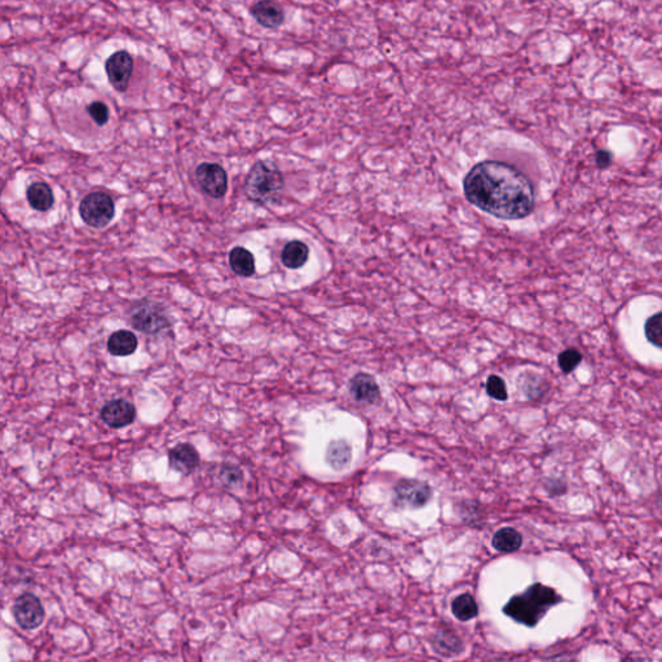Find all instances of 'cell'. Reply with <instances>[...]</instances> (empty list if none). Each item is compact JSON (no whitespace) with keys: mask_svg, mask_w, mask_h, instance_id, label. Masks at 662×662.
Masks as SVG:
<instances>
[{"mask_svg":"<svg viewBox=\"0 0 662 662\" xmlns=\"http://www.w3.org/2000/svg\"><path fill=\"white\" fill-rule=\"evenodd\" d=\"M644 333L649 343H652L658 348H662V312H658V314H653L652 317H649L648 321L646 322V326H644Z\"/></svg>","mask_w":662,"mask_h":662,"instance_id":"obj_22","label":"cell"},{"mask_svg":"<svg viewBox=\"0 0 662 662\" xmlns=\"http://www.w3.org/2000/svg\"><path fill=\"white\" fill-rule=\"evenodd\" d=\"M309 258V247L301 241H290L281 254L282 264L290 269L301 268Z\"/></svg>","mask_w":662,"mask_h":662,"instance_id":"obj_15","label":"cell"},{"mask_svg":"<svg viewBox=\"0 0 662 662\" xmlns=\"http://www.w3.org/2000/svg\"><path fill=\"white\" fill-rule=\"evenodd\" d=\"M79 212L87 226L104 228L114 218L116 206L108 193L94 191L83 199Z\"/></svg>","mask_w":662,"mask_h":662,"instance_id":"obj_4","label":"cell"},{"mask_svg":"<svg viewBox=\"0 0 662 662\" xmlns=\"http://www.w3.org/2000/svg\"><path fill=\"white\" fill-rule=\"evenodd\" d=\"M451 612L459 621H470L478 616V604L472 595H459L451 603Z\"/></svg>","mask_w":662,"mask_h":662,"instance_id":"obj_21","label":"cell"},{"mask_svg":"<svg viewBox=\"0 0 662 662\" xmlns=\"http://www.w3.org/2000/svg\"><path fill=\"white\" fill-rule=\"evenodd\" d=\"M105 71L110 86L118 92L124 94L129 89L134 71L132 56L124 49L116 51L105 62Z\"/></svg>","mask_w":662,"mask_h":662,"instance_id":"obj_7","label":"cell"},{"mask_svg":"<svg viewBox=\"0 0 662 662\" xmlns=\"http://www.w3.org/2000/svg\"><path fill=\"white\" fill-rule=\"evenodd\" d=\"M196 179L201 189L212 199H221L228 191V176L220 164H199L196 171Z\"/></svg>","mask_w":662,"mask_h":662,"instance_id":"obj_8","label":"cell"},{"mask_svg":"<svg viewBox=\"0 0 662 662\" xmlns=\"http://www.w3.org/2000/svg\"><path fill=\"white\" fill-rule=\"evenodd\" d=\"M581 361H582V355L577 349L573 348L566 349L564 352L560 353L559 358H558L560 369L564 373L573 371L580 365Z\"/></svg>","mask_w":662,"mask_h":662,"instance_id":"obj_24","label":"cell"},{"mask_svg":"<svg viewBox=\"0 0 662 662\" xmlns=\"http://www.w3.org/2000/svg\"><path fill=\"white\" fill-rule=\"evenodd\" d=\"M89 116L97 126H104L109 122L110 111L106 104L103 101H94L87 108Z\"/></svg>","mask_w":662,"mask_h":662,"instance_id":"obj_25","label":"cell"},{"mask_svg":"<svg viewBox=\"0 0 662 662\" xmlns=\"http://www.w3.org/2000/svg\"><path fill=\"white\" fill-rule=\"evenodd\" d=\"M560 595L542 583H534L524 593L512 596L503 607V613L519 623L533 628L550 608L560 603Z\"/></svg>","mask_w":662,"mask_h":662,"instance_id":"obj_2","label":"cell"},{"mask_svg":"<svg viewBox=\"0 0 662 662\" xmlns=\"http://www.w3.org/2000/svg\"><path fill=\"white\" fill-rule=\"evenodd\" d=\"M250 14L260 26L266 29L280 28L285 20L284 9L274 0H259L250 8Z\"/></svg>","mask_w":662,"mask_h":662,"instance_id":"obj_11","label":"cell"},{"mask_svg":"<svg viewBox=\"0 0 662 662\" xmlns=\"http://www.w3.org/2000/svg\"><path fill=\"white\" fill-rule=\"evenodd\" d=\"M431 644L438 655L444 657L457 656L463 651L462 641L449 631H438L431 641Z\"/></svg>","mask_w":662,"mask_h":662,"instance_id":"obj_19","label":"cell"},{"mask_svg":"<svg viewBox=\"0 0 662 662\" xmlns=\"http://www.w3.org/2000/svg\"><path fill=\"white\" fill-rule=\"evenodd\" d=\"M284 189V178L277 166L271 162L258 161L249 172L245 191L249 199L266 205L277 201Z\"/></svg>","mask_w":662,"mask_h":662,"instance_id":"obj_3","label":"cell"},{"mask_svg":"<svg viewBox=\"0 0 662 662\" xmlns=\"http://www.w3.org/2000/svg\"><path fill=\"white\" fill-rule=\"evenodd\" d=\"M29 205L36 211H48L55 202L54 191L46 183H34L29 186Z\"/></svg>","mask_w":662,"mask_h":662,"instance_id":"obj_16","label":"cell"},{"mask_svg":"<svg viewBox=\"0 0 662 662\" xmlns=\"http://www.w3.org/2000/svg\"><path fill=\"white\" fill-rule=\"evenodd\" d=\"M486 392L489 396L493 397L494 400L498 401H505L507 400V387L506 383L501 376H491L486 381Z\"/></svg>","mask_w":662,"mask_h":662,"instance_id":"obj_23","label":"cell"},{"mask_svg":"<svg viewBox=\"0 0 662 662\" xmlns=\"http://www.w3.org/2000/svg\"><path fill=\"white\" fill-rule=\"evenodd\" d=\"M596 164L599 167H607L611 164V154L608 151H598L596 154Z\"/></svg>","mask_w":662,"mask_h":662,"instance_id":"obj_27","label":"cell"},{"mask_svg":"<svg viewBox=\"0 0 662 662\" xmlns=\"http://www.w3.org/2000/svg\"><path fill=\"white\" fill-rule=\"evenodd\" d=\"M397 505L418 508L427 505L431 498V486L424 481L405 480L395 486Z\"/></svg>","mask_w":662,"mask_h":662,"instance_id":"obj_9","label":"cell"},{"mask_svg":"<svg viewBox=\"0 0 662 662\" xmlns=\"http://www.w3.org/2000/svg\"><path fill=\"white\" fill-rule=\"evenodd\" d=\"M349 393L358 403H373L381 396V389L373 376L358 373L349 382Z\"/></svg>","mask_w":662,"mask_h":662,"instance_id":"obj_12","label":"cell"},{"mask_svg":"<svg viewBox=\"0 0 662 662\" xmlns=\"http://www.w3.org/2000/svg\"><path fill=\"white\" fill-rule=\"evenodd\" d=\"M14 620L24 630H34L41 626L46 612L41 601L34 594H22L14 601L12 608Z\"/></svg>","mask_w":662,"mask_h":662,"instance_id":"obj_6","label":"cell"},{"mask_svg":"<svg viewBox=\"0 0 662 662\" xmlns=\"http://www.w3.org/2000/svg\"><path fill=\"white\" fill-rule=\"evenodd\" d=\"M131 322L137 330L148 334H158L170 328V321L164 314V308L148 301L134 306Z\"/></svg>","mask_w":662,"mask_h":662,"instance_id":"obj_5","label":"cell"},{"mask_svg":"<svg viewBox=\"0 0 662 662\" xmlns=\"http://www.w3.org/2000/svg\"><path fill=\"white\" fill-rule=\"evenodd\" d=\"M136 418V408L124 398L111 400L101 409V419L111 428H124Z\"/></svg>","mask_w":662,"mask_h":662,"instance_id":"obj_10","label":"cell"},{"mask_svg":"<svg viewBox=\"0 0 662 662\" xmlns=\"http://www.w3.org/2000/svg\"><path fill=\"white\" fill-rule=\"evenodd\" d=\"M492 545L496 550L502 553H513L523 545V537L513 528H502L494 534Z\"/></svg>","mask_w":662,"mask_h":662,"instance_id":"obj_20","label":"cell"},{"mask_svg":"<svg viewBox=\"0 0 662 662\" xmlns=\"http://www.w3.org/2000/svg\"><path fill=\"white\" fill-rule=\"evenodd\" d=\"M221 478H223L226 484H232V483H237L239 480L242 478V473L239 471V468L228 466L221 472Z\"/></svg>","mask_w":662,"mask_h":662,"instance_id":"obj_26","label":"cell"},{"mask_svg":"<svg viewBox=\"0 0 662 662\" xmlns=\"http://www.w3.org/2000/svg\"><path fill=\"white\" fill-rule=\"evenodd\" d=\"M466 199L496 218L520 220L534 209L531 180L512 164L485 161L472 167L463 181Z\"/></svg>","mask_w":662,"mask_h":662,"instance_id":"obj_1","label":"cell"},{"mask_svg":"<svg viewBox=\"0 0 662 662\" xmlns=\"http://www.w3.org/2000/svg\"><path fill=\"white\" fill-rule=\"evenodd\" d=\"M229 264L233 272L242 277H250L255 274V259L253 254L245 247L237 246L229 253Z\"/></svg>","mask_w":662,"mask_h":662,"instance_id":"obj_18","label":"cell"},{"mask_svg":"<svg viewBox=\"0 0 662 662\" xmlns=\"http://www.w3.org/2000/svg\"><path fill=\"white\" fill-rule=\"evenodd\" d=\"M136 348L137 338L129 330H119L114 334L110 335L109 341H108V351L110 355L124 357V356L132 355Z\"/></svg>","mask_w":662,"mask_h":662,"instance_id":"obj_14","label":"cell"},{"mask_svg":"<svg viewBox=\"0 0 662 662\" xmlns=\"http://www.w3.org/2000/svg\"><path fill=\"white\" fill-rule=\"evenodd\" d=\"M352 459V449L351 445L344 440H334L328 446L326 451V461L328 463L338 471L348 467Z\"/></svg>","mask_w":662,"mask_h":662,"instance_id":"obj_17","label":"cell"},{"mask_svg":"<svg viewBox=\"0 0 662 662\" xmlns=\"http://www.w3.org/2000/svg\"><path fill=\"white\" fill-rule=\"evenodd\" d=\"M169 459L171 467L183 475H189L199 464V451L191 444L176 445L169 453Z\"/></svg>","mask_w":662,"mask_h":662,"instance_id":"obj_13","label":"cell"}]
</instances>
